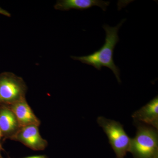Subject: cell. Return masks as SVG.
<instances>
[{
    "label": "cell",
    "mask_w": 158,
    "mask_h": 158,
    "mask_svg": "<svg viewBox=\"0 0 158 158\" xmlns=\"http://www.w3.org/2000/svg\"><path fill=\"white\" fill-rule=\"evenodd\" d=\"M11 140L21 142L35 151L44 150L48 144L47 141L41 137L39 126L36 125L20 127Z\"/></svg>",
    "instance_id": "5b68a950"
},
{
    "label": "cell",
    "mask_w": 158,
    "mask_h": 158,
    "mask_svg": "<svg viewBox=\"0 0 158 158\" xmlns=\"http://www.w3.org/2000/svg\"><path fill=\"white\" fill-rule=\"evenodd\" d=\"M2 137V132H1V130H0V140H1ZM0 144H1V143H0Z\"/></svg>",
    "instance_id": "4fadbf2b"
},
{
    "label": "cell",
    "mask_w": 158,
    "mask_h": 158,
    "mask_svg": "<svg viewBox=\"0 0 158 158\" xmlns=\"http://www.w3.org/2000/svg\"><path fill=\"white\" fill-rule=\"evenodd\" d=\"M98 123L106 134L117 158H124L129 152L131 139L119 122L103 117L98 118Z\"/></svg>",
    "instance_id": "277c9868"
},
{
    "label": "cell",
    "mask_w": 158,
    "mask_h": 158,
    "mask_svg": "<svg viewBox=\"0 0 158 158\" xmlns=\"http://www.w3.org/2000/svg\"><path fill=\"white\" fill-rule=\"evenodd\" d=\"M0 14L3 15L7 16V17H10L11 16V14H10L9 12L5 10V9H3L1 7H0Z\"/></svg>",
    "instance_id": "30bf717a"
},
{
    "label": "cell",
    "mask_w": 158,
    "mask_h": 158,
    "mask_svg": "<svg viewBox=\"0 0 158 158\" xmlns=\"http://www.w3.org/2000/svg\"><path fill=\"white\" fill-rule=\"evenodd\" d=\"M27 86L22 78L10 72L0 74V106L26 99Z\"/></svg>",
    "instance_id": "3957f363"
},
{
    "label": "cell",
    "mask_w": 158,
    "mask_h": 158,
    "mask_svg": "<svg viewBox=\"0 0 158 158\" xmlns=\"http://www.w3.org/2000/svg\"><path fill=\"white\" fill-rule=\"evenodd\" d=\"M1 150H3V149L2 147V145L0 144V158H4L2 156V154H1Z\"/></svg>",
    "instance_id": "7c38bea8"
},
{
    "label": "cell",
    "mask_w": 158,
    "mask_h": 158,
    "mask_svg": "<svg viewBox=\"0 0 158 158\" xmlns=\"http://www.w3.org/2000/svg\"><path fill=\"white\" fill-rule=\"evenodd\" d=\"M6 106L9 107L14 113L20 127L40 125V120L34 114L26 99L10 106Z\"/></svg>",
    "instance_id": "8992f818"
},
{
    "label": "cell",
    "mask_w": 158,
    "mask_h": 158,
    "mask_svg": "<svg viewBox=\"0 0 158 158\" xmlns=\"http://www.w3.org/2000/svg\"><path fill=\"white\" fill-rule=\"evenodd\" d=\"M110 4V2L101 0H59L57 1L54 8L61 11H68L72 9L84 10L93 6H98L106 11Z\"/></svg>",
    "instance_id": "ba28073f"
},
{
    "label": "cell",
    "mask_w": 158,
    "mask_h": 158,
    "mask_svg": "<svg viewBox=\"0 0 158 158\" xmlns=\"http://www.w3.org/2000/svg\"><path fill=\"white\" fill-rule=\"evenodd\" d=\"M129 152L134 158H158V137L156 129L139 126L135 137L131 139Z\"/></svg>",
    "instance_id": "7a4b0ae2"
},
{
    "label": "cell",
    "mask_w": 158,
    "mask_h": 158,
    "mask_svg": "<svg viewBox=\"0 0 158 158\" xmlns=\"http://www.w3.org/2000/svg\"><path fill=\"white\" fill-rule=\"evenodd\" d=\"M125 19H123L116 27H110L104 25L103 28L106 33L105 43L98 50L93 53L83 56H71L72 59L79 61L82 63L92 65L98 70H100L102 67H108L112 70L118 83H121L120 69L114 63L113 52L117 43L119 41L118 31Z\"/></svg>",
    "instance_id": "6da1fadb"
},
{
    "label": "cell",
    "mask_w": 158,
    "mask_h": 158,
    "mask_svg": "<svg viewBox=\"0 0 158 158\" xmlns=\"http://www.w3.org/2000/svg\"><path fill=\"white\" fill-rule=\"evenodd\" d=\"M14 113L6 106H0V130L4 139H11L20 128Z\"/></svg>",
    "instance_id": "52a82bcc"
},
{
    "label": "cell",
    "mask_w": 158,
    "mask_h": 158,
    "mask_svg": "<svg viewBox=\"0 0 158 158\" xmlns=\"http://www.w3.org/2000/svg\"><path fill=\"white\" fill-rule=\"evenodd\" d=\"M23 158H47L46 156L44 155L34 156H31L26 157Z\"/></svg>",
    "instance_id": "8fae6325"
},
{
    "label": "cell",
    "mask_w": 158,
    "mask_h": 158,
    "mask_svg": "<svg viewBox=\"0 0 158 158\" xmlns=\"http://www.w3.org/2000/svg\"><path fill=\"white\" fill-rule=\"evenodd\" d=\"M133 118L158 128V98L157 96L138 111L133 114Z\"/></svg>",
    "instance_id": "9c48e42d"
}]
</instances>
